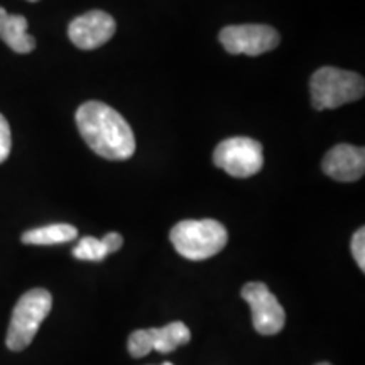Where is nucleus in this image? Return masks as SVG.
Wrapping results in <instances>:
<instances>
[{"instance_id":"9b49d317","label":"nucleus","mask_w":365,"mask_h":365,"mask_svg":"<svg viewBox=\"0 0 365 365\" xmlns=\"http://www.w3.org/2000/svg\"><path fill=\"white\" fill-rule=\"evenodd\" d=\"M153 350L159 354L175 352L178 346L186 345L191 340L190 328L182 322H173L163 328H149Z\"/></svg>"},{"instance_id":"2eb2a0df","label":"nucleus","mask_w":365,"mask_h":365,"mask_svg":"<svg viewBox=\"0 0 365 365\" xmlns=\"http://www.w3.org/2000/svg\"><path fill=\"white\" fill-rule=\"evenodd\" d=\"M12 149V135L11 125H9L7 118L0 113V164L9 158Z\"/></svg>"},{"instance_id":"423d86ee","label":"nucleus","mask_w":365,"mask_h":365,"mask_svg":"<svg viewBox=\"0 0 365 365\" xmlns=\"http://www.w3.org/2000/svg\"><path fill=\"white\" fill-rule=\"evenodd\" d=\"M218 38L227 53L247 56H261L276 49L281 43L279 33L266 24L227 26L220 31Z\"/></svg>"},{"instance_id":"dca6fc26","label":"nucleus","mask_w":365,"mask_h":365,"mask_svg":"<svg viewBox=\"0 0 365 365\" xmlns=\"http://www.w3.org/2000/svg\"><path fill=\"white\" fill-rule=\"evenodd\" d=\"M352 254L355 262L359 264L360 271H365V230L359 228L352 237Z\"/></svg>"},{"instance_id":"f257e3e1","label":"nucleus","mask_w":365,"mask_h":365,"mask_svg":"<svg viewBox=\"0 0 365 365\" xmlns=\"http://www.w3.org/2000/svg\"><path fill=\"white\" fill-rule=\"evenodd\" d=\"M76 125L95 154L110 161L134 156L135 137L129 122L115 108L102 102H85L76 110Z\"/></svg>"},{"instance_id":"20e7f679","label":"nucleus","mask_w":365,"mask_h":365,"mask_svg":"<svg viewBox=\"0 0 365 365\" xmlns=\"http://www.w3.org/2000/svg\"><path fill=\"white\" fill-rule=\"evenodd\" d=\"M309 90L313 107L317 110H328L362 98L365 85L359 73L325 66L313 73Z\"/></svg>"},{"instance_id":"f3484780","label":"nucleus","mask_w":365,"mask_h":365,"mask_svg":"<svg viewBox=\"0 0 365 365\" xmlns=\"http://www.w3.org/2000/svg\"><path fill=\"white\" fill-rule=\"evenodd\" d=\"M103 242L105 245H107L108 252H117L118 249L124 245V239H122L120 234H117V232H110V234H107L103 237Z\"/></svg>"},{"instance_id":"f03ea898","label":"nucleus","mask_w":365,"mask_h":365,"mask_svg":"<svg viewBox=\"0 0 365 365\" xmlns=\"http://www.w3.org/2000/svg\"><path fill=\"white\" fill-rule=\"evenodd\" d=\"M176 252L190 261H207L227 245V228L220 222L182 220L173 227L170 234Z\"/></svg>"},{"instance_id":"ddd939ff","label":"nucleus","mask_w":365,"mask_h":365,"mask_svg":"<svg viewBox=\"0 0 365 365\" xmlns=\"http://www.w3.org/2000/svg\"><path fill=\"white\" fill-rule=\"evenodd\" d=\"M108 252L107 245H105L103 239H95V237H83L78 242L75 249H73V257L78 261H90V262H100L103 261Z\"/></svg>"},{"instance_id":"a211bd4d","label":"nucleus","mask_w":365,"mask_h":365,"mask_svg":"<svg viewBox=\"0 0 365 365\" xmlns=\"http://www.w3.org/2000/svg\"><path fill=\"white\" fill-rule=\"evenodd\" d=\"M317 365H331V364H327V362H322V364H317Z\"/></svg>"},{"instance_id":"1a4fd4ad","label":"nucleus","mask_w":365,"mask_h":365,"mask_svg":"<svg viewBox=\"0 0 365 365\" xmlns=\"http://www.w3.org/2000/svg\"><path fill=\"white\" fill-rule=\"evenodd\" d=\"M322 168L335 181H357L365 173V149L352 144H336L325 154Z\"/></svg>"},{"instance_id":"6e6552de","label":"nucleus","mask_w":365,"mask_h":365,"mask_svg":"<svg viewBox=\"0 0 365 365\" xmlns=\"http://www.w3.org/2000/svg\"><path fill=\"white\" fill-rule=\"evenodd\" d=\"M117 31L115 19L103 11H90L75 17L68 26L70 41L78 49L91 51L113 38Z\"/></svg>"},{"instance_id":"39448f33","label":"nucleus","mask_w":365,"mask_h":365,"mask_svg":"<svg viewBox=\"0 0 365 365\" xmlns=\"http://www.w3.org/2000/svg\"><path fill=\"white\" fill-rule=\"evenodd\" d=\"M213 163L230 176L250 178L264 166L262 145L250 137H230L217 145Z\"/></svg>"},{"instance_id":"6ab92c4d","label":"nucleus","mask_w":365,"mask_h":365,"mask_svg":"<svg viewBox=\"0 0 365 365\" xmlns=\"http://www.w3.org/2000/svg\"><path fill=\"white\" fill-rule=\"evenodd\" d=\"M27 2H39V0H27Z\"/></svg>"},{"instance_id":"0eeeda50","label":"nucleus","mask_w":365,"mask_h":365,"mask_svg":"<svg viewBox=\"0 0 365 365\" xmlns=\"http://www.w3.org/2000/svg\"><path fill=\"white\" fill-rule=\"evenodd\" d=\"M242 298L247 301L252 312L255 331L269 336L276 335L284 328V308L264 282H247L242 287Z\"/></svg>"},{"instance_id":"f8f14e48","label":"nucleus","mask_w":365,"mask_h":365,"mask_svg":"<svg viewBox=\"0 0 365 365\" xmlns=\"http://www.w3.org/2000/svg\"><path fill=\"white\" fill-rule=\"evenodd\" d=\"M76 237H78V230L70 223H53V225L24 232L21 240L27 245H56L75 240Z\"/></svg>"},{"instance_id":"7ed1b4c3","label":"nucleus","mask_w":365,"mask_h":365,"mask_svg":"<svg viewBox=\"0 0 365 365\" xmlns=\"http://www.w3.org/2000/svg\"><path fill=\"white\" fill-rule=\"evenodd\" d=\"M53 308V296L43 287L24 293L16 303L9 325L6 344L12 352H21L33 344L41 323Z\"/></svg>"},{"instance_id":"aec40b11","label":"nucleus","mask_w":365,"mask_h":365,"mask_svg":"<svg viewBox=\"0 0 365 365\" xmlns=\"http://www.w3.org/2000/svg\"><path fill=\"white\" fill-rule=\"evenodd\" d=\"M163 365H173V364H171V362H164Z\"/></svg>"},{"instance_id":"9d476101","label":"nucleus","mask_w":365,"mask_h":365,"mask_svg":"<svg viewBox=\"0 0 365 365\" xmlns=\"http://www.w3.org/2000/svg\"><path fill=\"white\" fill-rule=\"evenodd\" d=\"M0 39L19 54H27L36 48V39L27 33L26 17L9 14L4 7L0 9Z\"/></svg>"},{"instance_id":"4468645a","label":"nucleus","mask_w":365,"mask_h":365,"mask_svg":"<svg viewBox=\"0 0 365 365\" xmlns=\"http://www.w3.org/2000/svg\"><path fill=\"white\" fill-rule=\"evenodd\" d=\"M127 349H129V354L134 359H143L149 352H153V341H150L149 328L130 333L129 341H127Z\"/></svg>"}]
</instances>
